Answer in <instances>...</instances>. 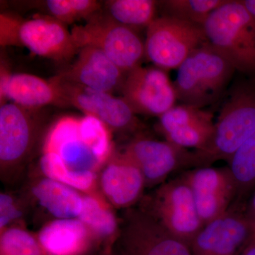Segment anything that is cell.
<instances>
[{
  "label": "cell",
  "instance_id": "7c38bea8",
  "mask_svg": "<svg viewBox=\"0 0 255 255\" xmlns=\"http://www.w3.org/2000/svg\"><path fill=\"white\" fill-rule=\"evenodd\" d=\"M180 177L192 191L204 226L225 214L236 200V184L228 166L188 169Z\"/></svg>",
  "mask_w": 255,
  "mask_h": 255
},
{
  "label": "cell",
  "instance_id": "e575fe53",
  "mask_svg": "<svg viewBox=\"0 0 255 255\" xmlns=\"http://www.w3.org/2000/svg\"><path fill=\"white\" fill-rule=\"evenodd\" d=\"M243 1L247 9L249 10L255 17V0H243Z\"/></svg>",
  "mask_w": 255,
  "mask_h": 255
},
{
  "label": "cell",
  "instance_id": "7a4b0ae2",
  "mask_svg": "<svg viewBox=\"0 0 255 255\" xmlns=\"http://www.w3.org/2000/svg\"><path fill=\"white\" fill-rule=\"evenodd\" d=\"M236 70L209 42L194 50L177 68L173 82L182 105L201 109L226 92Z\"/></svg>",
  "mask_w": 255,
  "mask_h": 255
},
{
  "label": "cell",
  "instance_id": "30bf717a",
  "mask_svg": "<svg viewBox=\"0 0 255 255\" xmlns=\"http://www.w3.org/2000/svg\"><path fill=\"white\" fill-rule=\"evenodd\" d=\"M141 171L145 187L161 185L172 172L196 168L194 151L164 140L137 136L120 151Z\"/></svg>",
  "mask_w": 255,
  "mask_h": 255
},
{
  "label": "cell",
  "instance_id": "ffe728a7",
  "mask_svg": "<svg viewBox=\"0 0 255 255\" xmlns=\"http://www.w3.org/2000/svg\"><path fill=\"white\" fill-rule=\"evenodd\" d=\"M39 204L58 219H78L83 206V196L73 188L44 178L32 187Z\"/></svg>",
  "mask_w": 255,
  "mask_h": 255
},
{
  "label": "cell",
  "instance_id": "5bb4252c",
  "mask_svg": "<svg viewBox=\"0 0 255 255\" xmlns=\"http://www.w3.org/2000/svg\"><path fill=\"white\" fill-rule=\"evenodd\" d=\"M18 46L59 63L70 61L80 50L66 25L47 14L22 18L18 29Z\"/></svg>",
  "mask_w": 255,
  "mask_h": 255
},
{
  "label": "cell",
  "instance_id": "9a60e30c",
  "mask_svg": "<svg viewBox=\"0 0 255 255\" xmlns=\"http://www.w3.org/2000/svg\"><path fill=\"white\" fill-rule=\"evenodd\" d=\"M80 121V118L64 117L55 122L45 138L43 153L57 154L72 170L96 172L102 164L82 140Z\"/></svg>",
  "mask_w": 255,
  "mask_h": 255
},
{
  "label": "cell",
  "instance_id": "ac0fdd59",
  "mask_svg": "<svg viewBox=\"0 0 255 255\" xmlns=\"http://www.w3.org/2000/svg\"><path fill=\"white\" fill-rule=\"evenodd\" d=\"M92 236L80 219H57L42 228L38 241L46 255H82L90 248Z\"/></svg>",
  "mask_w": 255,
  "mask_h": 255
},
{
  "label": "cell",
  "instance_id": "d4e9b609",
  "mask_svg": "<svg viewBox=\"0 0 255 255\" xmlns=\"http://www.w3.org/2000/svg\"><path fill=\"white\" fill-rule=\"evenodd\" d=\"M40 4L47 15L66 26L82 19L87 21L102 9V4L96 0H48Z\"/></svg>",
  "mask_w": 255,
  "mask_h": 255
},
{
  "label": "cell",
  "instance_id": "6da1fadb",
  "mask_svg": "<svg viewBox=\"0 0 255 255\" xmlns=\"http://www.w3.org/2000/svg\"><path fill=\"white\" fill-rule=\"evenodd\" d=\"M231 88L215 122L211 141L203 150H194L196 168L219 160L228 162L255 133V84L243 82Z\"/></svg>",
  "mask_w": 255,
  "mask_h": 255
},
{
  "label": "cell",
  "instance_id": "cb8c5ba5",
  "mask_svg": "<svg viewBox=\"0 0 255 255\" xmlns=\"http://www.w3.org/2000/svg\"><path fill=\"white\" fill-rule=\"evenodd\" d=\"M40 168L46 177L75 190L88 192L93 190L97 182L96 172L72 170L53 152H43L40 159Z\"/></svg>",
  "mask_w": 255,
  "mask_h": 255
},
{
  "label": "cell",
  "instance_id": "277c9868",
  "mask_svg": "<svg viewBox=\"0 0 255 255\" xmlns=\"http://www.w3.org/2000/svg\"><path fill=\"white\" fill-rule=\"evenodd\" d=\"M40 111L13 102L1 106L0 167L4 181L17 179L31 157L44 127Z\"/></svg>",
  "mask_w": 255,
  "mask_h": 255
},
{
  "label": "cell",
  "instance_id": "7402d4cb",
  "mask_svg": "<svg viewBox=\"0 0 255 255\" xmlns=\"http://www.w3.org/2000/svg\"><path fill=\"white\" fill-rule=\"evenodd\" d=\"M157 3L153 0H110L105 5L111 17L137 31L147 29L155 19Z\"/></svg>",
  "mask_w": 255,
  "mask_h": 255
},
{
  "label": "cell",
  "instance_id": "d6986e66",
  "mask_svg": "<svg viewBox=\"0 0 255 255\" xmlns=\"http://www.w3.org/2000/svg\"><path fill=\"white\" fill-rule=\"evenodd\" d=\"M6 97L13 103L33 110H41L50 105L66 106L53 82L31 74L11 75L6 87Z\"/></svg>",
  "mask_w": 255,
  "mask_h": 255
},
{
  "label": "cell",
  "instance_id": "836d02e7",
  "mask_svg": "<svg viewBox=\"0 0 255 255\" xmlns=\"http://www.w3.org/2000/svg\"><path fill=\"white\" fill-rule=\"evenodd\" d=\"M239 255H255V223L253 234Z\"/></svg>",
  "mask_w": 255,
  "mask_h": 255
},
{
  "label": "cell",
  "instance_id": "484cf974",
  "mask_svg": "<svg viewBox=\"0 0 255 255\" xmlns=\"http://www.w3.org/2000/svg\"><path fill=\"white\" fill-rule=\"evenodd\" d=\"M227 0H167L162 1L167 16L203 26L210 14Z\"/></svg>",
  "mask_w": 255,
  "mask_h": 255
},
{
  "label": "cell",
  "instance_id": "2e32d148",
  "mask_svg": "<svg viewBox=\"0 0 255 255\" xmlns=\"http://www.w3.org/2000/svg\"><path fill=\"white\" fill-rule=\"evenodd\" d=\"M126 75L104 52L92 46L80 48L76 60L60 74L69 81L111 94L121 90Z\"/></svg>",
  "mask_w": 255,
  "mask_h": 255
},
{
  "label": "cell",
  "instance_id": "4fadbf2b",
  "mask_svg": "<svg viewBox=\"0 0 255 255\" xmlns=\"http://www.w3.org/2000/svg\"><path fill=\"white\" fill-rule=\"evenodd\" d=\"M255 223L243 206L232 205L225 214L205 225L191 242L193 255H239L249 241Z\"/></svg>",
  "mask_w": 255,
  "mask_h": 255
},
{
  "label": "cell",
  "instance_id": "3957f363",
  "mask_svg": "<svg viewBox=\"0 0 255 255\" xmlns=\"http://www.w3.org/2000/svg\"><path fill=\"white\" fill-rule=\"evenodd\" d=\"M203 28L208 41L236 71L255 76V17L242 0H227Z\"/></svg>",
  "mask_w": 255,
  "mask_h": 255
},
{
  "label": "cell",
  "instance_id": "1f68e13d",
  "mask_svg": "<svg viewBox=\"0 0 255 255\" xmlns=\"http://www.w3.org/2000/svg\"><path fill=\"white\" fill-rule=\"evenodd\" d=\"M21 211L16 205L14 199L9 194H0V230L4 231L6 226L21 216Z\"/></svg>",
  "mask_w": 255,
  "mask_h": 255
},
{
  "label": "cell",
  "instance_id": "4316f807",
  "mask_svg": "<svg viewBox=\"0 0 255 255\" xmlns=\"http://www.w3.org/2000/svg\"><path fill=\"white\" fill-rule=\"evenodd\" d=\"M80 131L82 140L100 163L108 162L112 153L111 130L102 121L91 116L80 118Z\"/></svg>",
  "mask_w": 255,
  "mask_h": 255
},
{
  "label": "cell",
  "instance_id": "4dcf8cb0",
  "mask_svg": "<svg viewBox=\"0 0 255 255\" xmlns=\"http://www.w3.org/2000/svg\"><path fill=\"white\" fill-rule=\"evenodd\" d=\"M22 18L9 13L0 14V45L18 46V29Z\"/></svg>",
  "mask_w": 255,
  "mask_h": 255
},
{
  "label": "cell",
  "instance_id": "d6a6232c",
  "mask_svg": "<svg viewBox=\"0 0 255 255\" xmlns=\"http://www.w3.org/2000/svg\"><path fill=\"white\" fill-rule=\"evenodd\" d=\"M243 209L247 216L255 223V190L245 203Z\"/></svg>",
  "mask_w": 255,
  "mask_h": 255
},
{
  "label": "cell",
  "instance_id": "f546056e",
  "mask_svg": "<svg viewBox=\"0 0 255 255\" xmlns=\"http://www.w3.org/2000/svg\"><path fill=\"white\" fill-rule=\"evenodd\" d=\"M212 119L211 112L191 106L174 105L159 117L158 128L164 135L176 129Z\"/></svg>",
  "mask_w": 255,
  "mask_h": 255
},
{
  "label": "cell",
  "instance_id": "d590c367",
  "mask_svg": "<svg viewBox=\"0 0 255 255\" xmlns=\"http://www.w3.org/2000/svg\"><path fill=\"white\" fill-rule=\"evenodd\" d=\"M103 255H122L120 252L118 251L117 248H114V247L111 246L107 251H105Z\"/></svg>",
  "mask_w": 255,
  "mask_h": 255
},
{
  "label": "cell",
  "instance_id": "5b68a950",
  "mask_svg": "<svg viewBox=\"0 0 255 255\" xmlns=\"http://www.w3.org/2000/svg\"><path fill=\"white\" fill-rule=\"evenodd\" d=\"M72 36L78 48L92 46L105 53L127 74L140 65L145 55V43L135 30L99 11L84 25L74 26Z\"/></svg>",
  "mask_w": 255,
  "mask_h": 255
},
{
  "label": "cell",
  "instance_id": "603a6c76",
  "mask_svg": "<svg viewBox=\"0 0 255 255\" xmlns=\"http://www.w3.org/2000/svg\"><path fill=\"white\" fill-rule=\"evenodd\" d=\"M94 236L107 238L117 236L119 223L113 211L98 196H83V206L79 216Z\"/></svg>",
  "mask_w": 255,
  "mask_h": 255
},
{
  "label": "cell",
  "instance_id": "f1b7e54d",
  "mask_svg": "<svg viewBox=\"0 0 255 255\" xmlns=\"http://www.w3.org/2000/svg\"><path fill=\"white\" fill-rule=\"evenodd\" d=\"M0 255H46L39 242L20 228L1 232Z\"/></svg>",
  "mask_w": 255,
  "mask_h": 255
},
{
  "label": "cell",
  "instance_id": "44dd1931",
  "mask_svg": "<svg viewBox=\"0 0 255 255\" xmlns=\"http://www.w3.org/2000/svg\"><path fill=\"white\" fill-rule=\"evenodd\" d=\"M228 167L236 184L233 204L244 205L255 190V133L228 161Z\"/></svg>",
  "mask_w": 255,
  "mask_h": 255
},
{
  "label": "cell",
  "instance_id": "ba28073f",
  "mask_svg": "<svg viewBox=\"0 0 255 255\" xmlns=\"http://www.w3.org/2000/svg\"><path fill=\"white\" fill-rule=\"evenodd\" d=\"M122 255H193L190 247L140 209H128L117 238Z\"/></svg>",
  "mask_w": 255,
  "mask_h": 255
},
{
  "label": "cell",
  "instance_id": "8992f818",
  "mask_svg": "<svg viewBox=\"0 0 255 255\" xmlns=\"http://www.w3.org/2000/svg\"><path fill=\"white\" fill-rule=\"evenodd\" d=\"M139 209L189 246L204 227L192 191L180 176L144 197Z\"/></svg>",
  "mask_w": 255,
  "mask_h": 255
},
{
  "label": "cell",
  "instance_id": "8fae6325",
  "mask_svg": "<svg viewBox=\"0 0 255 255\" xmlns=\"http://www.w3.org/2000/svg\"><path fill=\"white\" fill-rule=\"evenodd\" d=\"M121 91L135 114L159 117L177 101L167 71L156 66L132 69L126 75Z\"/></svg>",
  "mask_w": 255,
  "mask_h": 255
},
{
  "label": "cell",
  "instance_id": "e0dca14e",
  "mask_svg": "<svg viewBox=\"0 0 255 255\" xmlns=\"http://www.w3.org/2000/svg\"><path fill=\"white\" fill-rule=\"evenodd\" d=\"M108 162L101 174L102 190L116 208L130 209L141 199L145 187L141 171L119 152Z\"/></svg>",
  "mask_w": 255,
  "mask_h": 255
},
{
  "label": "cell",
  "instance_id": "52a82bcc",
  "mask_svg": "<svg viewBox=\"0 0 255 255\" xmlns=\"http://www.w3.org/2000/svg\"><path fill=\"white\" fill-rule=\"evenodd\" d=\"M145 55L157 68L177 69L196 48L207 43L203 26L164 15L146 29Z\"/></svg>",
  "mask_w": 255,
  "mask_h": 255
},
{
  "label": "cell",
  "instance_id": "83f0119b",
  "mask_svg": "<svg viewBox=\"0 0 255 255\" xmlns=\"http://www.w3.org/2000/svg\"><path fill=\"white\" fill-rule=\"evenodd\" d=\"M214 119L201 121L164 135L166 140L184 148L201 150L211 141L214 132Z\"/></svg>",
  "mask_w": 255,
  "mask_h": 255
},
{
  "label": "cell",
  "instance_id": "9c48e42d",
  "mask_svg": "<svg viewBox=\"0 0 255 255\" xmlns=\"http://www.w3.org/2000/svg\"><path fill=\"white\" fill-rule=\"evenodd\" d=\"M66 105L102 121L112 131H133L140 128L135 114L122 97L69 81L60 75L50 79Z\"/></svg>",
  "mask_w": 255,
  "mask_h": 255
}]
</instances>
